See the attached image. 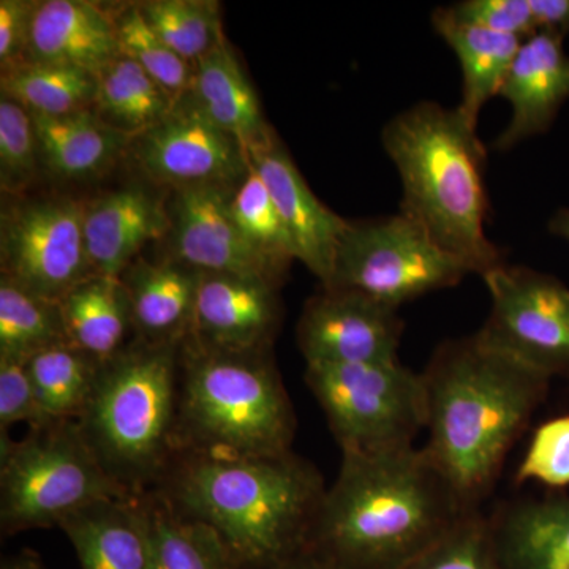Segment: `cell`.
<instances>
[{"mask_svg": "<svg viewBox=\"0 0 569 569\" xmlns=\"http://www.w3.org/2000/svg\"><path fill=\"white\" fill-rule=\"evenodd\" d=\"M86 203L66 197L18 201L0 217L2 276L61 301L93 272L84 238Z\"/></svg>", "mask_w": 569, "mask_h": 569, "instance_id": "cell-11", "label": "cell"}, {"mask_svg": "<svg viewBox=\"0 0 569 569\" xmlns=\"http://www.w3.org/2000/svg\"><path fill=\"white\" fill-rule=\"evenodd\" d=\"M230 209L246 241L287 274L290 264L298 260L295 244L268 186L250 159L246 178L231 192Z\"/></svg>", "mask_w": 569, "mask_h": 569, "instance_id": "cell-33", "label": "cell"}, {"mask_svg": "<svg viewBox=\"0 0 569 569\" xmlns=\"http://www.w3.org/2000/svg\"><path fill=\"white\" fill-rule=\"evenodd\" d=\"M179 381V427L194 451L216 455H288L293 408L268 350H212L187 337Z\"/></svg>", "mask_w": 569, "mask_h": 569, "instance_id": "cell-6", "label": "cell"}, {"mask_svg": "<svg viewBox=\"0 0 569 569\" xmlns=\"http://www.w3.org/2000/svg\"><path fill=\"white\" fill-rule=\"evenodd\" d=\"M402 335L399 309L336 288L310 298L298 321L307 366L399 361Z\"/></svg>", "mask_w": 569, "mask_h": 569, "instance_id": "cell-13", "label": "cell"}, {"mask_svg": "<svg viewBox=\"0 0 569 569\" xmlns=\"http://www.w3.org/2000/svg\"><path fill=\"white\" fill-rule=\"evenodd\" d=\"M565 37L537 32L522 41L498 97L511 104V119L493 148L509 151L548 132L569 100V54Z\"/></svg>", "mask_w": 569, "mask_h": 569, "instance_id": "cell-17", "label": "cell"}, {"mask_svg": "<svg viewBox=\"0 0 569 569\" xmlns=\"http://www.w3.org/2000/svg\"><path fill=\"white\" fill-rule=\"evenodd\" d=\"M489 522L503 569H569V497L523 501Z\"/></svg>", "mask_w": 569, "mask_h": 569, "instance_id": "cell-24", "label": "cell"}, {"mask_svg": "<svg viewBox=\"0 0 569 569\" xmlns=\"http://www.w3.org/2000/svg\"><path fill=\"white\" fill-rule=\"evenodd\" d=\"M170 489L171 505L211 527L236 569H279L301 556L326 493L317 468L291 452L193 451Z\"/></svg>", "mask_w": 569, "mask_h": 569, "instance_id": "cell-3", "label": "cell"}, {"mask_svg": "<svg viewBox=\"0 0 569 569\" xmlns=\"http://www.w3.org/2000/svg\"><path fill=\"white\" fill-rule=\"evenodd\" d=\"M307 387L323 408L342 451L385 452L415 447L426 429L421 373L402 362L312 365Z\"/></svg>", "mask_w": 569, "mask_h": 569, "instance_id": "cell-8", "label": "cell"}, {"mask_svg": "<svg viewBox=\"0 0 569 569\" xmlns=\"http://www.w3.org/2000/svg\"><path fill=\"white\" fill-rule=\"evenodd\" d=\"M82 569H148V541L137 497L97 501L63 519Z\"/></svg>", "mask_w": 569, "mask_h": 569, "instance_id": "cell-23", "label": "cell"}, {"mask_svg": "<svg viewBox=\"0 0 569 569\" xmlns=\"http://www.w3.org/2000/svg\"><path fill=\"white\" fill-rule=\"evenodd\" d=\"M97 74L78 67L28 61L2 71V96L32 114L63 116L93 110Z\"/></svg>", "mask_w": 569, "mask_h": 569, "instance_id": "cell-30", "label": "cell"}, {"mask_svg": "<svg viewBox=\"0 0 569 569\" xmlns=\"http://www.w3.org/2000/svg\"><path fill=\"white\" fill-rule=\"evenodd\" d=\"M26 365L39 406V427L78 421L91 397L99 362L67 340L44 348Z\"/></svg>", "mask_w": 569, "mask_h": 569, "instance_id": "cell-29", "label": "cell"}, {"mask_svg": "<svg viewBox=\"0 0 569 569\" xmlns=\"http://www.w3.org/2000/svg\"><path fill=\"white\" fill-rule=\"evenodd\" d=\"M471 274L403 213L348 222L328 287L400 309Z\"/></svg>", "mask_w": 569, "mask_h": 569, "instance_id": "cell-9", "label": "cell"}, {"mask_svg": "<svg viewBox=\"0 0 569 569\" xmlns=\"http://www.w3.org/2000/svg\"><path fill=\"white\" fill-rule=\"evenodd\" d=\"M93 111L119 132L137 137L163 121L176 100L137 62L119 56L97 74Z\"/></svg>", "mask_w": 569, "mask_h": 569, "instance_id": "cell-28", "label": "cell"}, {"mask_svg": "<svg viewBox=\"0 0 569 569\" xmlns=\"http://www.w3.org/2000/svg\"><path fill=\"white\" fill-rule=\"evenodd\" d=\"M176 102L233 134L247 151L276 137L227 39L194 63L192 82Z\"/></svg>", "mask_w": 569, "mask_h": 569, "instance_id": "cell-20", "label": "cell"}, {"mask_svg": "<svg viewBox=\"0 0 569 569\" xmlns=\"http://www.w3.org/2000/svg\"><path fill=\"white\" fill-rule=\"evenodd\" d=\"M425 447L468 511H477L509 448L548 396L550 378L482 343L449 340L421 373Z\"/></svg>", "mask_w": 569, "mask_h": 569, "instance_id": "cell-2", "label": "cell"}, {"mask_svg": "<svg viewBox=\"0 0 569 569\" xmlns=\"http://www.w3.org/2000/svg\"><path fill=\"white\" fill-rule=\"evenodd\" d=\"M69 342L100 366L126 348L133 328L129 295L118 277L89 276L71 288L61 301Z\"/></svg>", "mask_w": 569, "mask_h": 569, "instance_id": "cell-26", "label": "cell"}, {"mask_svg": "<svg viewBox=\"0 0 569 569\" xmlns=\"http://www.w3.org/2000/svg\"><path fill=\"white\" fill-rule=\"evenodd\" d=\"M381 141L402 182L399 212L471 274L503 264L500 247L486 233L488 152L478 127L458 107L425 100L395 116Z\"/></svg>", "mask_w": 569, "mask_h": 569, "instance_id": "cell-4", "label": "cell"}, {"mask_svg": "<svg viewBox=\"0 0 569 569\" xmlns=\"http://www.w3.org/2000/svg\"><path fill=\"white\" fill-rule=\"evenodd\" d=\"M148 569H236L219 535L182 515L167 497L141 501Z\"/></svg>", "mask_w": 569, "mask_h": 569, "instance_id": "cell-27", "label": "cell"}, {"mask_svg": "<svg viewBox=\"0 0 569 569\" xmlns=\"http://www.w3.org/2000/svg\"><path fill=\"white\" fill-rule=\"evenodd\" d=\"M168 231L163 198L144 187H126L86 203V249L96 274L121 279L142 247Z\"/></svg>", "mask_w": 569, "mask_h": 569, "instance_id": "cell-18", "label": "cell"}, {"mask_svg": "<svg viewBox=\"0 0 569 569\" xmlns=\"http://www.w3.org/2000/svg\"><path fill=\"white\" fill-rule=\"evenodd\" d=\"M67 340L58 301L0 276V358L28 361L44 348Z\"/></svg>", "mask_w": 569, "mask_h": 569, "instance_id": "cell-31", "label": "cell"}, {"mask_svg": "<svg viewBox=\"0 0 569 569\" xmlns=\"http://www.w3.org/2000/svg\"><path fill=\"white\" fill-rule=\"evenodd\" d=\"M247 153L282 216L296 257L328 287L350 220L318 200L279 138L272 137Z\"/></svg>", "mask_w": 569, "mask_h": 569, "instance_id": "cell-16", "label": "cell"}, {"mask_svg": "<svg viewBox=\"0 0 569 569\" xmlns=\"http://www.w3.org/2000/svg\"><path fill=\"white\" fill-rule=\"evenodd\" d=\"M121 56L111 11L88 0H43L33 13L28 61L99 74Z\"/></svg>", "mask_w": 569, "mask_h": 569, "instance_id": "cell-19", "label": "cell"}, {"mask_svg": "<svg viewBox=\"0 0 569 569\" xmlns=\"http://www.w3.org/2000/svg\"><path fill=\"white\" fill-rule=\"evenodd\" d=\"M549 231L569 244V208H561L553 213L549 222Z\"/></svg>", "mask_w": 569, "mask_h": 569, "instance_id": "cell-43", "label": "cell"}, {"mask_svg": "<svg viewBox=\"0 0 569 569\" xmlns=\"http://www.w3.org/2000/svg\"><path fill=\"white\" fill-rule=\"evenodd\" d=\"M32 119L41 167L66 181H86L107 173L129 151L132 141L93 110L63 116L32 114Z\"/></svg>", "mask_w": 569, "mask_h": 569, "instance_id": "cell-22", "label": "cell"}, {"mask_svg": "<svg viewBox=\"0 0 569 569\" xmlns=\"http://www.w3.org/2000/svg\"><path fill=\"white\" fill-rule=\"evenodd\" d=\"M230 187L174 190L170 212L173 260L200 272L252 276L279 284L284 277L246 241L230 209Z\"/></svg>", "mask_w": 569, "mask_h": 569, "instance_id": "cell-14", "label": "cell"}, {"mask_svg": "<svg viewBox=\"0 0 569 569\" xmlns=\"http://www.w3.org/2000/svg\"><path fill=\"white\" fill-rule=\"evenodd\" d=\"M118 37L119 52L123 58L137 62L149 77L178 100L189 89L193 78V66L178 54L142 17L138 3H130L111 11Z\"/></svg>", "mask_w": 569, "mask_h": 569, "instance_id": "cell-34", "label": "cell"}, {"mask_svg": "<svg viewBox=\"0 0 569 569\" xmlns=\"http://www.w3.org/2000/svg\"><path fill=\"white\" fill-rule=\"evenodd\" d=\"M277 288L261 277L201 272L189 339L233 353L268 350L280 321Z\"/></svg>", "mask_w": 569, "mask_h": 569, "instance_id": "cell-15", "label": "cell"}, {"mask_svg": "<svg viewBox=\"0 0 569 569\" xmlns=\"http://www.w3.org/2000/svg\"><path fill=\"white\" fill-rule=\"evenodd\" d=\"M146 178L173 190L230 187L249 171L247 149L233 134L182 103L130 141L129 151Z\"/></svg>", "mask_w": 569, "mask_h": 569, "instance_id": "cell-12", "label": "cell"}, {"mask_svg": "<svg viewBox=\"0 0 569 569\" xmlns=\"http://www.w3.org/2000/svg\"><path fill=\"white\" fill-rule=\"evenodd\" d=\"M138 7L152 31L192 66L224 40L220 6L211 0H149Z\"/></svg>", "mask_w": 569, "mask_h": 569, "instance_id": "cell-32", "label": "cell"}, {"mask_svg": "<svg viewBox=\"0 0 569 569\" xmlns=\"http://www.w3.org/2000/svg\"><path fill=\"white\" fill-rule=\"evenodd\" d=\"M36 9L37 2H32V0H2L0 2V67H2V71L28 62Z\"/></svg>", "mask_w": 569, "mask_h": 569, "instance_id": "cell-40", "label": "cell"}, {"mask_svg": "<svg viewBox=\"0 0 569 569\" xmlns=\"http://www.w3.org/2000/svg\"><path fill=\"white\" fill-rule=\"evenodd\" d=\"M447 9L452 17L467 24L520 40L538 32L530 0H462Z\"/></svg>", "mask_w": 569, "mask_h": 569, "instance_id": "cell-38", "label": "cell"}, {"mask_svg": "<svg viewBox=\"0 0 569 569\" xmlns=\"http://www.w3.org/2000/svg\"><path fill=\"white\" fill-rule=\"evenodd\" d=\"M537 31L569 36V0H530Z\"/></svg>", "mask_w": 569, "mask_h": 569, "instance_id": "cell-41", "label": "cell"}, {"mask_svg": "<svg viewBox=\"0 0 569 569\" xmlns=\"http://www.w3.org/2000/svg\"><path fill=\"white\" fill-rule=\"evenodd\" d=\"M516 479L541 482L553 489L568 488L569 415L549 419L535 430Z\"/></svg>", "mask_w": 569, "mask_h": 569, "instance_id": "cell-37", "label": "cell"}, {"mask_svg": "<svg viewBox=\"0 0 569 569\" xmlns=\"http://www.w3.org/2000/svg\"><path fill=\"white\" fill-rule=\"evenodd\" d=\"M0 520L13 531L48 529L80 509L133 497L108 475L78 421L36 427L20 443L0 445Z\"/></svg>", "mask_w": 569, "mask_h": 569, "instance_id": "cell-7", "label": "cell"}, {"mask_svg": "<svg viewBox=\"0 0 569 569\" xmlns=\"http://www.w3.org/2000/svg\"><path fill=\"white\" fill-rule=\"evenodd\" d=\"M279 569H331L326 567V565L320 563V561L313 560L312 557L306 556V553H301V556L296 557V559L288 561L284 563L282 568Z\"/></svg>", "mask_w": 569, "mask_h": 569, "instance_id": "cell-44", "label": "cell"}, {"mask_svg": "<svg viewBox=\"0 0 569 569\" xmlns=\"http://www.w3.org/2000/svg\"><path fill=\"white\" fill-rule=\"evenodd\" d=\"M490 312L478 339L542 376L569 377V288L546 272L503 263L482 276Z\"/></svg>", "mask_w": 569, "mask_h": 569, "instance_id": "cell-10", "label": "cell"}, {"mask_svg": "<svg viewBox=\"0 0 569 569\" xmlns=\"http://www.w3.org/2000/svg\"><path fill=\"white\" fill-rule=\"evenodd\" d=\"M201 272L176 260L137 258L121 276L133 329L152 343L183 342L192 329Z\"/></svg>", "mask_w": 569, "mask_h": 569, "instance_id": "cell-21", "label": "cell"}, {"mask_svg": "<svg viewBox=\"0 0 569 569\" xmlns=\"http://www.w3.org/2000/svg\"><path fill=\"white\" fill-rule=\"evenodd\" d=\"M302 553L331 569H403L468 511L426 449L342 451Z\"/></svg>", "mask_w": 569, "mask_h": 569, "instance_id": "cell-1", "label": "cell"}, {"mask_svg": "<svg viewBox=\"0 0 569 569\" xmlns=\"http://www.w3.org/2000/svg\"><path fill=\"white\" fill-rule=\"evenodd\" d=\"M403 569H503L493 548L489 519L467 511L432 548Z\"/></svg>", "mask_w": 569, "mask_h": 569, "instance_id": "cell-36", "label": "cell"}, {"mask_svg": "<svg viewBox=\"0 0 569 569\" xmlns=\"http://www.w3.org/2000/svg\"><path fill=\"white\" fill-rule=\"evenodd\" d=\"M40 152L32 114L20 103L0 97V187L20 194L39 171Z\"/></svg>", "mask_w": 569, "mask_h": 569, "instance_id": "cell-35", "label": "cell"}, {"mask_svg": "<svg viewBox=\"0 0 569 569\" xmlns=\"http://www.w3.org/2000/svg\"><path fill=\"white\" fill-rule=\"evenodd\" d=\"M183 342L138 339L100 366L78 418L86 440L114 481L129 492L162 473L179 411Z\"/></svg>", "mask_w": 569, "mask_h": 569, "instance_id": "cell-5", "label": "cell"}, {"mask_svg": "<svg viewBox=\"0 0 569 569\" xmlns=\"http://www.w3.org/2000/svg\"><path fill=\"white\" fill-rule=\"evenodd\" d=\"M432 26L455 51L462 71L459 111L471 126L478 127L482 108L500 92L523 40L467 24L452 17L447 7L433 10Z\"/></svg>", "mask_w": 569, "mask_h": 569, "instance_id": "cell-25", "label": "cell"}, {"mask_svg": "<svg viewBox=\"0 0 569 569\" xmlns=\"http://www.w3.org/2000/svg\"><path fill=\"white\" fill-rule=\"evenodd\" d=\"M28 361L0 358V430H6L17 422H29L32 429L40 426V411L37 406L36 391Z\"/></svg>", "mask_w": 569, "mask_h": 569, "instance_id": "cell-39", "label": "cell"}, {"mask_svg": "<svg viewBox=\"0 0 569 569\" xmlns=\"http://www.w3.org/2000/svg\"><path fill=\"white\" fill-rule=\"evenodd\" d=\"M0 569H43V567H41L39 557L36 553L31 552V550H24V552L18 553V556L3 560L2 568Z\"/></svg>", "mask_w": 569, "mask_h": 569, "instance_id": "cell-42", "label": "cell"}]
</instances>
